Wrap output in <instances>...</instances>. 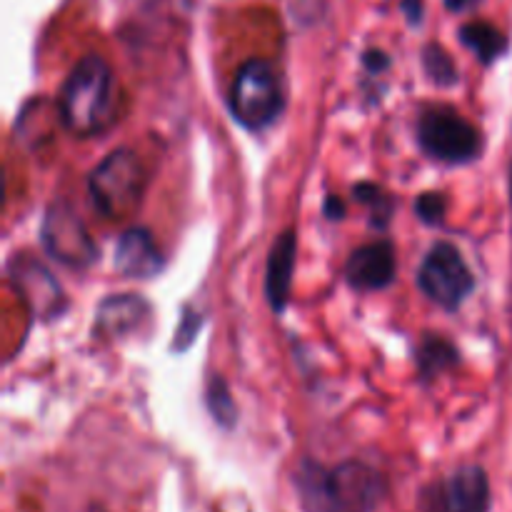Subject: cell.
Segmentation results:
<instances>
[{
    "instance_id": "9c48e42d",
    "label": "cell",
    "mask_w": 512,
    "mask_h": 512,
    "mask_svg": "<svg viewBox=\"0 0 512 512\" xmlns=\"http://www.w3.org/2000/svg\"><path fill=\"white\" fill-rule=\"evenodd\" d=\"M395 270H398L395 248L388 240H378V243L363 245L350 255L348 265H345V278L355 290L370 293V290L388 288L395 280Z\"/></svg>"
},
{
    "instance_id": "cb8c5ba5",
    "label": "cell",
    "mask_w": 512,
    "mask_h": 512,
    "mask_svg": "<svg viewBox=\"0 0 512 512\" xmlns=\"http://www.w3.org/2000/svg\"><path fill=\"white\" fill-rule=\"evenodd\" d=\"M510 203H512V168H510Z\"/></svg>"
},
{
    "instance_id": "ac0fdd59",
    "label": "cell",
    "mask_w": 512,
    "mask_h": 512,
    "mask_svg": "<svg viewBox=\"0 0 512 512\" xmlns=\"http://www.w3.org/2000/svg\"><path fill=\"white\" fill-rule=\"evenodd\" d=\"M448 210V198L443 193H423L415 200V215L428 225H440Z\"/></svg>"
},
{
    "instance_id": "8fae6325",
    "label": "cell",
    "mask_w": 512,
    "mask_h": 512,
    "mask_svg": "<svg viewBox=\"0 0 512 512\" xmlns=\"http://www.w3.org/2000/svg\"><path fill=\"white\" fill-rule=\"evenodd\" d=\"M295 250H298V240H295L293 230L280 235L275 240L273 250L268 258V270H265V295H268L270 305L275 313H283L288 305L290 283H293V270H295Z\"/></svg>"
},
{
    "instance_id": "7c38bea8",
    "label": "cell",
    "mask_w": 512,
    "mask_h": 512,
    "mask_svg": "<svg viewBox=\"0 0 512 512\" xmlns=\"http://www.w3.org/2000/svg\"><path fill=\"white\" fill-rule=\"evenodd\" d=\"M148 315L150 308L145 300L135 295H113L98 308V328L105 335H125L143 325Z\"/></svg>"
},
{
    "instance_id": "5b68a950",
    "label": "cell",
    "mask_w": 512,
    "mask_h": 512,
    "mask_svg": "<svg viewBox=\"0 0 512 512\" xmlns=\"http://www.w3.org/2000/svg\"><path fill=\"white\" fill-rule=\"evenodd\" d=\"M418 143L425 155L443 163H470L483 150V138L468 118L453 108H428L418 120Z\"/></svg>"
},
{
    "instance_id": "44dd1931",
    "label": "cell",
    "mask_w": 512,
    "mask_h": 512,
    "mask_svg": "<svg viewBox=\"0 0 512 512\" xmlns=\"http://www.w3.org/2000/svg\"><path fill=\"white\" fill-rule=\"evenodd\" d=\"M363 63H365V68L370 70V73H378V70L388 68L390 58L385 53H380V50H368V53L363 55Z\"/></svg>"
},
{
    "instance_id": "6da1fadb",
    "label": "cell",
    "mask_w": 512,
    "mask_h": 512,
    "mask_svg": "<svg viewBox=\"0 0 512 512\" xmlns=\"http://www.w3.org/2000/svg\"><path fill=\"white\" fill-rule=\"evenodd\" d=\"M303 512H375L388 493V480L360 460L328 465L303 460L293 475Z\"/></svg>"
},
{
    "instance_id": "8992f818",
    "label": "cell",
    "mask_w": 512,
    "mask_h": 512,
    "mask_svg": "<svg viewBox=\"0 0 512 512\" xmlns=\"http://www.w3.org/2000/svg\"><path fill=\"white\" fill-rule=\"evenodd\" d=\"M418 285L433 303L458 310L475 290V278L455 245L438 243L420 265Z\"/></svg>"
},
{
    "instance_id": "7a4b0ae2",
    "label": "cell",
    "mask_w": 512,
    "mask_h": 512,
    "mask_svg": "<svg viewBox=\"0 0 512 512\" xmlns=\"http://www.w3.org/2000/svg\"><path fill=\"white\" fill-rule=\"evenodd\" d=\"M110 68L100 55H85L60 88V120L73 135L88 138L103 125L110 105Z\"/></svg>"
},
{
    "instance_id": "ffe728a7",
    "label": "cell",
    "mask_w": 512,
    "mask_h": 512,
    "mask_svg": "<svg viewBox=\"0 0 512 512\" xmlns=\"http://www.w3.org/2000/svg\"><path fill=\"white\" fill-rule=\"evenodd\" d=\"M400 10H403V15L408 18V23L413 25V28H418V25L423 23V0H400Z\"/></svg>"
},
{
    "instance_id": "e0dca14e",
    "label": "cell",
    "mask_w": 512,
    "mask_h": 512,
    "mask_svg": "<svg viewBox=\"0 0 512 512\" xmlns=\"http://www.w3.org/2000/svg\"><path fill=\"white\" fill-rule=\"evenodd\" d=\"M355 198H358L360 203L368 205L375 228H385V225H388L390 215H393V200H390L388 193H383V190L373 183H360L355 185Z\"/></svg>"
},
{
    "instance_id": "2e32d148",
    "label": "cell",
    "mask_w": 512,
    "mask_h": 512,
    "mask_svg": "<svg viewBox=\"0 0 512 512\" xmlns=\"http://www.w3.org/2000/svg\"><path fill=\"white\" fill-rule=\"evenodd\" d=\"M423 65H425V73L430 75L435 85L440 88H448V85L458 83V70H455L453 58L445 48H440L438 43H430L428 48L423 50Z\"/></svg>"
},
{
    "instance_id": "603a6c76",
    "label": "cell",
    "mask_w": 512,
    "mask_h": 512,
    "mask_svg": "<svg viewBox=\"0 0 512 512\" xmlns=\"http://www.w3.org/2000/svg\"><path fill=\"white\" fill-rule=\"evenodd\" d=\"M478 3H483V0H445V8L453 10V13H465V10L475 8Z\"/></svg>"
},
{
    "instance_id": "3957f363",
    "label": "cell",
    "mask_w": 512,
    "mask_h": 512,
    "mask_svg": "<svg viewBox=\"0 0 512 512\" xmlns=\"http://www.w3.org/2000/svg\"><path fill=\"white\" fill-rule=\"evenodd\" d=\"M230 108L235 120L248 130H265L280 118L285 93L278 70L270 60L253 58L240 65L230 93Z\"/></svg>"
},
{
    "instance_id": "4fadbf2b",
    "label": "cell",
    "mask_w": 512,
    "mask_h": 512,
    "mask_svg": "<svg viewBox=\"0 0 512 512\" xmlns=\"http://www.w3.org/2000/svg\"><path fill=\"white\" fill-rule=\"evenodd\" d=\"M458 38L478 55L480 63L490 65L508 50V38L500 33L495 25L485 23V20H473V23L463 25Z\"/></svg>"
},
{
    "instance_id": "52a82bcc",
    "label": "cell",
    "mask_w": 512,
    "mask_h": 512,
    "mask_svg": "<svg viewBox=\"0 0 512 512\" xmlns=\"http://www.w3.org/2000/svg\"><path fill=\"white\" fill-rule=\"evenodd\" d=\"M490 480L480 465H465L420 493V512H488Z\"/></svg>"
},
{
    "instance_id": "277c9868",
    "label": "cell",
    "mask_w": 512,
    "mask_h": 512,
    "mask_svg": "<svg viewBox=\"0 0 512 512\" xmlns=\"http://www.w3.org/2000/svg\"><path fill=\"white\" fill-rule=\"evenodd\" d=\"M145 193V170L133 150H115L90 175V198L100 215L125 220L140 208Z\"/></svg>"
},
{
    "instance_id": "9a60e30c",
    "label": "cell",
    "mask_w": 512,
    "mask_h": 512,
    "mask_svg": "<svg viewBox=\"0 0 512 512\" xmlns=\"http://www.w3.org/2000/svg\"><path fill=\"white\" fill-rule=\"evenodd\" d=\"M205 403L208 410L213 413V418L218 420L223 428H233L235 420H238V408L233 403V395H230L228 383H225L220 375H213L208 380V388H205Z\"/></svg>"
},
{
    "instance_id": "7402d4cb",
    "label": "cell",
    "mask_w": 512,
    "mask_h": 512,
    "mask_svg": "<svg viewBox=\"0 0 512 512\" xmlns=\"http://www.w3.org/2000/svg\"><path fill=\"white\" fill-rule=\"evenodd\" d=\"M343 213H345V205L340 203L338 198H328V200H325V215H328L330 220L343 218Z\"/></svg>"
},
{
    "instance_id": "d6986e66",
    "label": "cell",
    "mask_w": 512,
    "mask_h": 512,
    "mask_svg": "<svg viewBox=\"0 0 512 512\" xmlns=\"http://www.w3.org/2000/svg\"><path fill=\"white\" fill-rule=\"evenodd\" d=\"M200 323H203V318H200L198 313H193V310H190V308H185L183 325H180V328H178V338H175L173 350H178V348L185 350V348H188V345L193 343L195 333H198Z\"/></svg>"
},
{
    "instance_id": "30bf717a",
    "label": "cell",
    "mask_w": 512,
    "mask_h": 512,
    "mask_svg": "<svg viewBox=\"0 0 512 512\" xmlns=\"http://www.w3.org/2000/svg\"><path fill=\"white\" fill-rule=\"evenodd\" d=\"M115 268L128 278H153L163 270V255L145 228H130L115 248Z\"/></svg>"
},
{
    "instance_id": "ba28073f",
    "label": "cell",
    "mask_w": 512,
    "mask_h": 512,
    "mask_svg": "<svg viewBox=\"0 0 512 512\" xmlns=\"http://www.w3.org/2000/svg\"><path fill=\"white\" fill-rule=\"evenodd\" d=\"M43 243L55 260L73 268H85L95 260V245L83 220L63 203L45 213Z\"/></svg>"
},
{
    "instance_id": "5bb4252c",
    "label": "cell",
    "mask_w": 512,
    "mask_h": 512,
    "mask_svg": "<svg viewBox=\"0 0 512 512\" xmlns=\"http://www.w3.org/2000/svg\"><path fill=\"white\" fill-rule=\"evenodd\" d=\"M458 363V350L443 338H425L423 345L418 348V365L420 373H423L425 380L435 378L443 370L453 368Z\"/></svg>"
}]
</instances>
